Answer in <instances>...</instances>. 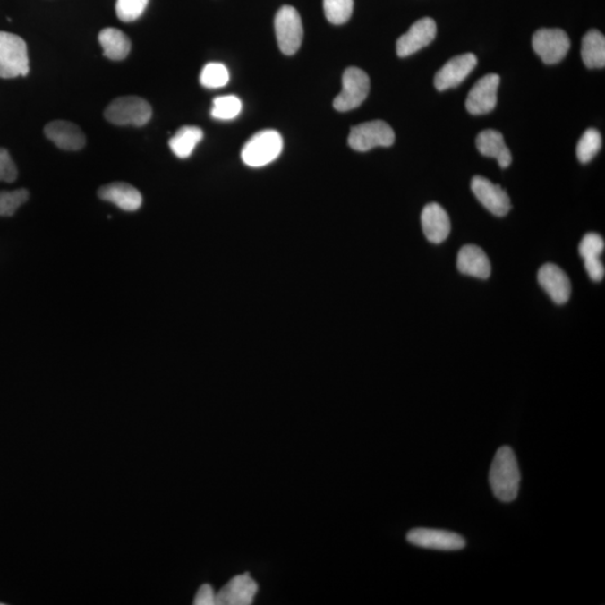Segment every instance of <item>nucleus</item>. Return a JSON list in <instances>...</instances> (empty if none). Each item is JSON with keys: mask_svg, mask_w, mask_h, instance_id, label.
I'll use <instances>...</instances> for the list:
<instances>
[{"mask_svg": "<svg viewBox=\"0 0 605 605\" xmlns=\"http://www.w3.org/2000/svg\"><path fill=\"white\" fill-rule=\"evenodd\" d=\"M520 480L514 449L509 447L498 449L489 474L493 495L502 502H513L518 496Z\"/></svg>", "mask_w": 605, "mask_h": 605, "instance_id": "nucleus-1", "label": "nucleus"}, {"mask_svg": "<svg viewBox=\"0 0 605 605\" xmlns=\"http://www.w3.org/2000/svg\"><path fill=\"white\" fill-rule=\"evenodd\" d=\"M283 138L278 132L266 129L255 133L242 150L243 162L249 167H264L278 158L283 150Z\"/></svg>", "mask_w": 605, "mask_h": 605, "instance_id": "nucleus-2", "label": "nucleus"}, {"mask_svg": "<svg viewBox=\"0 0 605 605\" xmlns=\"http://www.w3.org/2000/svg\"><path fill=\"white\" fill-rule=\"evenodd\" d=\"M30 72L28 46L15 34L0 32V78L25 77Z\"/></svg>", "mask_w": 605, "mask_h": 605, "instance_id": "nucleus-3", "label": "nucleus"}, {"mask_svg": "<svg viewBox=\"0 0 605 605\" xmlns=\"http://www.w3.org/2000/svg\"><path fill=\"white\" fill-rule=\"evenodd\" d=\"M151 114L149 102L136 96L117 98L105 110L106 119L117 126H145Z\"/></svg>", "mask_w": 605, "mask_h": 605, "instance_id": "nucleus-4", "label": "nucleus"}, {"mask_svg": "<svg viewBox=\"0 0 605 605\" xmlns=\"http://www.w3.org/2000/svg\"><path fill=\"white\" fill-rule=\"evenodd\" d=\"M371 90V79L363 70L351 66L342 77V91L333 101V107L340 113L358 108L367 99Z\"/></svg>", "mask_w": 605, "mask_h": 605, "instance_id": "nucleus-5", "label": "nucleus"}, {"mask_svg": "<svg viewBox=\"0 0 605 605\" xmlns=\"http://www.w3.org/2000/svg\"><path fill=\"white\" fill-rule=\"evenodd\" d=\"M275 33L280 51L293 55L300 50L304 29L300 14L292 6H283L275 17Z\"/></svg>", "mask_w": 605, "mask_h": 605, "instance_id": "nucleus-6", "label": "nucleus"}, {"mask_svg": "<svg viewBox=\"0 0 605 605\" xmlns=\"http://www.w3.org/2000/svg\"><path fill=\"white\" fill-rule=\"evenodd\" d=\"M349 146L354 150L368 151L376 147H389L395 142V132L382 120H372L353 127L349 135Z\"/></svg>", "mask_w": 605, "mask_h": 605, "instance_id": "nucleus-7", "label": "nucleus"}, {"mask_svg": "<svg viewBox=\"0 0 605 605\" xmlns=\"http://www.w3.org/2000/svg\"><path fill=\"white\" fill-rule=\"evenodd\" d=\"M571 39L559 29L538 30L533 37V48L546 64H556L567 56Z\"/></svg>", "mask_w": 605, "mask_h": 605, "instance_id": "nucleus-8", "label": "nucleus"}, {"mask_svg": "<svg viewBox=\"0 0 605 605\" xmlns=\"http://www.w3.org/2000/svg\"><path fill=\"white\" fill-rule=\"evenodd\" d=\"M407 541L422 549L445 551L464 550L466 544L459 533L430 528L412 529L407 533Z\"/></svg>", "mask_w": 605, "mask_h": 605, "instance_id": "nucleus-9", "label": "nucleus"}, {"mask_svg": "<svg viewBox=\"0 0 605 605\" xmlns=\"http://www.w3.org/2000/svg\"><path fill=\"white\" fill-rule=\"evenodd\" d=\"M500 77L498 74L484 75L471 89L465 101V108L471 115H480L491 113L498 101V88Z\"/></svg>", "mask_w": 605, "mask_h": 605, "instance_id": "nucleus-10", "label": "nucleus"}, {"mask_svg": "<svg viewBox=\"0 0 605 605\" xmlns=\"http://www.w3.org/2000/svg\"><path fill=\"white\" fill-rule=\"evenodd\" d=\"M478 64L477 56L473 53H466L453 57L435 75L434 84L439 91L456 88L464 81Z\"/></svg>", "mask_w": 605, "mask_h": 605, "instance_id": "nucleus-11", "label": "nucleus"}, {"mask_svg": "<svg viewBox=\"0 0 605 605\" xmlns=\"http://www.w3.org/2000/svg\"><path fill=\"white\" fill-rule=\"evenodd\" d=\"M471 189L475 198L482 206L497 217L508 215L511 202L506 191L500 185L493 184L491 181L482 176H474L471 182Z\"/></svg>", "mask_w": 605, "mask_h": 605, "instance_id": "nucleus-12", "label": "nucleus"}, {"mask_svg": "<svg viewBox=\"0 0 605 605\" xmlns=\"http://www.w3.org/2000/svg\"><path fill=\"white\" fill-rule=\"evenodd\" d=\"M438 28L433 19L425 17L411 26L406 34L400 37L396 46L399 57H407L415 55L422 48L430 46L434 41Z\"/></svg>", "mask_w": 605, "mask_h": 605, "instance_id": "nucleus-13", "label": "nucleus"}, {"mask_svg": "<svg viewBox=\"0 0 605 605\" xmlns=\"http://www.w3.org/2000/svg\"><path fill=\"white\" fill-rule=\"evenodd\" d=\"M258 592L255 580L248 573L234 576L217 593V605H249Z\"/></svg>", "mask_w": 605, "mask_h": 605, "instance_id": "nucleus-14", "label": "nucleus"}, {"mask_svg": "<svg viewBox=\"0 0 605 605\" xmlns=\"http://www.w3.org/2000/svg\"><path fill=\"white\" fill-rule=\"evenodd\" d=\"M538 282L556 304H565L571 297V280L558 265L546 264L541 266L540 271H538Z\"/></svg>", "mask_w": 605, "mask_h": 605, "instance_id": "nucleus-15", "label": "nucleus"}, {"mask_svg": "<svg viewBox=\"0 0 605 605\" xmlns=\"http://www.w3.org/2000/svg\"><path fill=\"white\" fill-rule=\"evenodd\" d=\"M44 132L48 140L64 150L77 151L86 145V135L81 128L65 120H55V122L48 123Z\"/></svg>", "mask_w": 605, "mask_h": 605, "instance_id": "nucleus-16", "label": "nucleus"}, {"mask_svg": "<svg viewBox=\"0 0 605 605\" xmlns=\"http://www.w3.org/2000/svg\"><path fill=\"white\" fill-rule=\"evenodd\" d=\"M422 226L425 237L431 243H440L451 233V221L447 211L438 203H430L422 212Z\"/></svg>", "mask_w": 605, "mask_h": 605, "instance_id": "nucleus-17", "label": "nucleus"}, {"mask_svg": "<svg viewBox=\"0 0 605 605\" xmlns=\"http://www.w3.org/2000/svg\"><path fill=\"white\" fill-rule=\"evenodd\" d=\"M456 265L460 273L475 278L488 279L491 275V264L487 253L475 244H466L461 248Z\"/></svg>", "mask_w": 605, "mask_h": 605, "instance_id": "nucleus-18", "label": "nucleus"}, {"mask_svg": "<svg viewBox=\"0 0 605 605\" xmlns=\"http://www.w3.org/2000/svg\"><path fill=\"white\" fill-rule=\"evenodd\" d=\"M98 195L104 201L113 203L124 211H137L142 203L140 191L131 184L123 183V182H115V183L102 186L98 191Z\"/></svg>", "mask_w": 605, "mask_h": 605, "instance_id": "nucleus-19", "label": "nucleus"}, {"mask_svg": "<svg viewBox=\"0 0 605 605\" xmlns=\"http://www.w3.org/2000/svg\"><path fill=\"white\" fill-rule=\"evenodd\" d=\"M477 149L483 157L496 158L501 168H507L513 162L508 146L502 133L495 129H487L479 133L475 140Z\"/></svg>", "mask_w": 605, "mask_h": 605, "instance_id": "nucleus-20", "label": "nucleus"}, {"mask_svg": "<svg viewBox=\"0 0 605 605\" xmlns=\"http://www.w3.org/2000/svg\"><path fill=\"white\" fill-rule=\"evenodd\" d=\"M99 43L109 60L122 61L131 53L132 43L127 35L117 29H105L99 34Z\"/></svg>", "mask_w": 605, "mask_h": 605, "instance_id": "nucleus-21", "label": "nucleus"}, {"mask_svg": "<svg viewBox=\"0 0 605 605\" xmlns=\"http://www.w3.org/2000/svg\"><path fill=\"white\" fill-rule=\"evenodd\" d=\"M582 60L589 69H602L605 65V38L599 30H591L582 39Z\"/></svg>", "mask_w": 605, "mask_h": 605, "instance_id": "nucleus-22", "label": "nucleus"}, {"mask_svg": "<svg viewBox=\"0 0 605 605\" xmlns=\"http://www.w3.org/2000/svg\"><path fill=\"white\" fill-rule=\"evenodd\" d=\"M203 140V131L195 126H184L176 132L170 140L171 149L179 158H188L195 147Z\"/></svg>", "mask_w": 605, "mask_h": 605, "instance_id": "nucleus-23", "label": "nucleus"}, {"mask_svg": "<svg viewBox=\"0 0 605 605\" xmlns=\"http://www.w3.org/2000/svg\"><path fill=\"white\" fill-rule=\"evenodd\" d=\"M602 147V137L596 129L590 128L583 133L576 147L578 161L583 164L590 163Z\"/></svg>", "mask_w": 605, "mask_h": 605, "instance_id": "nucleus-24", "label": "nucleus"}, {"mask_svg": "<svg viewBox=\"0 0 605 605\" xmlns=\"http://www.w3.org/2000/svg\"><path fill=\"white\" fill-rule=\"evenodd\" d=\"M243 102L237 96H222L213 100L211 115L219 120H233L242 113Z\"/></svg>", "mask_w": 605, "mask_h": 605, "instance_id": "nucleus-25", "label": "nucleus"}, {"mask_svg": "<svg viewBox=\"0 0 605 605\" xmlns=\"http://www.w3.org/2000/svg\"><path fill=\"white\" fill-rule=\"evenodd\" d=\"M323 7L330 23L342 25L353 15L354 0H323Z\"/></svg>", "mask_w": 605, "mask_h": 605, "instance_id": "nucleus-26", "label": "nucleus"}, {"mask_svg": "<svg viewBox=\"0 0 605 605\" xmlns=\"http://www.w3.org/2000/svg\"><path fill=\"white\" fill-rule=\"evenodd\" d=\"M230 81V73L226 66L222 64H209L204 66L200 82L204 88H224Z\"/></svg>", "mask_w": 605, "mask_h": 605, "instance_id": "nucleus-27", "label": "nucleus"}, {"mask_svg": "<svg viewBox=\"0 0 605 605\" xmlns=\"http://www.w3.org/2000/svg\"><path fill=\"white\" fill-rule=\"evenodd\" d=\"M28 190L2 191L0 192V217H12L21 206L28 201Z\"/></svg>", "mask_w": 605, "mask_h": 605, "instance_id": "nucleus-28", "label": "nucleus"}, {"mask_svg": "<svg viewBox=\"0 0 605 605\" xmlns=\"http://www.w3.org/2000/svg\"><path fill=\"white\" fill-rule=\"evenodd\" d=\"M149 0H117L115 13L118 19L124 23L140 19L149 5Z\"/></svg>", "mask_w": 605, "mask_h": 605, "instance_id": "nucleus-29", "label": "nucleus"}, {"mask_svg": "<svg viewBox=\"0 0 605 605\" xmlns=\"http://www.w3.org/2000/svg\"><path fill=\"white\" fill-rule=\"evenodd\" d=\"M605 248L604 239L600 234L591 233L583 237L578 251L583 260L602 255Z\"/></svg>", "mask_w": 605, "mask_h": 605, "instance_id": "nucleus-30", "label": "nucleus"}, {"mask_svg": "<svg viewBox=\"0 0 605 605\" xmlns=\"http://www.w3.org/2000/svg\"><path fill=\"white\" fill-rule=\"evenodd\" d=\"M17 179V168L6 149H0V181L12 182Z\"/></svg>", "mask_w": 605, "mask_h": 605, "instance_id": "nucleus-31", "label": "nucleus"}, {"mask_svg": "<svg viewBox=\"0 0 605 605\" xmlns=\"http://www.w3.org/2000/svg\"><path fill=\"white\" fill-rule=\"evenodd\" d=\"M584 266L587 274H589L592 280H594V282H601V280H603L605 268L600 257L587 258V260H584Z\"/></svg>", "mask_w": 605, "mask_h": 605, "instance_id": "nucleus-32", "label": "nucleus"}, {"mask_svg": "<svg viewBox=\"0 0 605 605\" xmlns=\"http://www.w3.org/2000/svg\"><path fill=\"white\" fill-rule=\"evenodd\" d=\"M195 605H217V593L213 587L204 584L200 587L194 599Z\"/></svg>", "mask_w": 605, "mask_h": 605, "instance_id": "nucleus-33", "label": "nucleus"}, {"mask_svg": "<svg viewBox=\"0 0 605 605\" xmlns=\"http://www.w3.org/2000/svg\"><path fill=\"white\" fill-rule=\"evenodd\" d=\"M0 604H2V603H0Z\"/></svg>", "mask_w": 605, "mask_h": 605, "instance_id": "nucleus-34", "label": "nucleus"}]
</instances>
